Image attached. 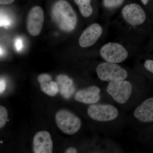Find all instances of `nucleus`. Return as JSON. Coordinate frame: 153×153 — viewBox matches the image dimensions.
<instances>
[{"instance_id": "obj_2", "label": "nucleus", "mask_w": 153, "mask_h": 153, "mask_svg": "<svg viewBox=\"0 0 153 153\" xmlns=\"http://www.w3.org/2000/svg\"><path fill=\"white\" fill-rule=\"evenodd\" d=\"M55 120L60 130L68 135L76 133L82 125L79 117L66 109H61L57 111L55 115Z\"/></svg>"}, {"instance_id": "obj_24", "label": "nucleus", "mask_w": 153, "mask_h": 153, "mask_svg": "<svg viewBox=\"0 0 153 153\" xmlns=\"http://www.w3.org/2000/svg\"><path fill=\"white\" fill-rule=\"evenodd\" d=\"M15 0H0L1 4H8L13 2Z\"/></svg>"}, {"instance_id": "obj_20", "label": "nucleus", "mask_w": 153, "mask_h": 153, "mask_svg": "<svg viewBox=\"0 0 153 153\" xmlns=\"http://www.w3.org/2000/svg\"><path fill=\"white\" fill-rule=\"evenodd\" d=\"M10 21L9 18L5 16L1 15V26H7L10 25Z\"/></svg>"}, {"instance_id": "obj_3", "label": "nucleus", "mask_w": 153, "mask_h": 153, "mask_svg": "<svg viewBox=\"0 0 153 153\" xmlns=\"http://www.w3.org/2000/svg\"><path fill=\"white\" fill-rule=\"evenodd\" d=\"M96 71L98 78L105 82L126 79L128 76L126 70L117 63L109 62H105L99 64Z\"/></svg>"}, {"instance_id": "obj_5", "label": "nucleus", "mask_w": 153, "mask_h": 153, "mask_svg": "<svg viewBox=\"0 0 153 153\" xmlns=\"http://www.w3.org/2000/svg\"><path fill=\"white\" fill-rule=\"evenodd\" d=\"M87 114L93 120L100 122H108L116 119L119 112L117 108L112 105L95 103L88 107Z\"/></svg>"}, {"instance_id": "obj_12", "label": "nucleus", "mask_w": 153, "mask_h": 153, "mask_svg": "<svg viewBox=\"0 0 153 153\" xmlns=\"http://www.w3.org/2000/svg\"><path fill=\"white\" fill-rule=\"evenodd\" d=\"M133 114L140 122L148 123L153 122V97L146 100L137 107Z\"/></svg>"}, {"instance_id": "obj_25", "label": "nucleus", "mask_w": 153, "mask_h": 153, "mask_svg": "<svg viewBox=\"0 0 153 153\" xmlns=\"http://www.w3.org/2000/svg\"><path fill=\"white\" fill-rule=\"evenodd\" d=\"M149 0H141L143 4L144 5H146L147 4L148 1H149Z\"/></svg>"}, {"instance_id": "obj_15", "label": "nucleus", "mask_w": 153, "mask_h": 153, "mask_svg": "<svg viewBox=\"0 0 153 153\" xmlns=\"http://www.w3.org/2000/svg\"><path fill=\"white\" fill-rule=\"evenodd\" d=\"M78 6L81 15L85 18L90 16L93 10L91 5V0H74Z\"/></svg>"}, {"instance_id": "obj_4", "label": "nucleus", "mask_w": 153, "mask_h": 153, "mask_svg": "<svg viewBox=\"0 0 153 153\" xmlns=\"http://www.w3.org/2000/svg\"><path fill=\"white\" fill-rule=\"evenodd\" d=\"M107 92L117 103L123 104L130 98L133 86L130 82L125 79L111 81L106 88Z\"/></svg>"}, {"instance_id": "obj_14", "label": "nucleus", "mask_w": 153, "mask_h": 153, "mask_svg": "<svg viewBox=\"0 0 153 153\" xmlns=\"http://www.w3.org/2000/svg\"><path fill=\"white\" fill-rule=\"evenodd\" d=\"M40 84L42 91L50 96H55L59 91L58 85L55 81L49 80Z\"/></svg>"}, {"instance_id": "obj_10", "label": "nucleus", "mask_w": 153, "mask_h": 153, "mask_svg": "<svg viewBox=\"0 0 153 153\" xmlns=\"http://www.w3.org/2000/svg\"><path fill=\"white\" fill-rule=\"evenodd\" d=\"M102 33V29L99 24H94L84 30L79 39V44L82 48L90 47L94 45Z\"/></svg>"}, {"instance_id": "obj_6", "label": "nucleus", "mask_w": 153, "mask_h": 153, "mask_svg": "<svg viewBox=\"0 0 153 153\" xmlns=\"http://www.w3.org/2000/svg\"><path fill=\"white\" fill-rule=\"evenodd\" d=\"M100 54L105 62L115 63L123 62L128 55L127 50L123 45L113 42L103 45L100 49Z\"/></svg>"}, {"instance_id": "obj_17", "label": "nucleus", "mask_w": 153, "mask_h": 153, "mask_svg": "<svg viewBox=\"0 0 153 153\" xmlns=\"http://www.w3.org/2000/svg\"><path fill=\"white\" fill-rule=\"evenodd\" d=\"M125 0H103V4L108 8H113L120 6Z\"/></svg>"}, {"instance_id": "obj_22", "label": "nucleus", "mask_w": 153, "mask_h": 153, "mask_svg": "<svg viewBox=\"0 0 153 153\" xmlns=\"http://www.w3.org/2000/svg\"><path fill=\"white\" fill-rule=\"evenodd\" d=\"M0 92L1 93H2L3 91L5 90L6 88V84L4 80L3 79H1V81H0Z\"/></svg>"}, {"instance_id": "obj_11", "label": "nucleus", "mask_w": 153, "mask_h": 153, "mask_svg": "<svg viewBox=\"0 0 153 153\" xmlns=\"http://www.w3.org/2000/svg\"><path fill=\"white\" fill-rule=\"evenodd\" d=\"M101 89L96 85H91L76 92L74 98L76 101L86 104L97 103L101 98Z\"/></svg>"}, {"instance_id": "obj_16", "label": "nucleus", "mask_w": 153, "mask_h": 153, "mask_svg": "<svg viewBox=\"0 0 153 153\" xmlns=\"http://www.w3.org/2000/svg\"><path fill=\"white\" fill-rule=\"evenodd\" d=\"M8 114L7 108L5 107L0 106V128H2L5 125L7 120Z\"/></svg>"}, {"instance_id": "obj_9", "label": "nucleus", "mask_w": 153, "mask_h": 153, "mask_svg": "<svg viewBox=\"0 0 153 153\" xmlns=\"http://www.w3.org/2000/svg\"><path fill=\"white\" fill-rule=\"evenodd\" d=\"M33 151L35 153H52L53 142L51 135L47 131H40L34 136Z\"/></svg>"}, {"instance_id": "obj_8", "label": "nucleus", "mask_w": 153, "mask_h": 153, "mask_svg": "<svg viewBox=\"0 0 153 153\" xmlns=\"http://www.w3.org/2000/svg\"><path fill=\"white\" fill-rule=\"evenodd\" d=\"M44 21V14L41 7L32 8L28 14L27 27L28 33L33 36H37L41 33Z\"/></svg>"}, {"instance_id": "obj_19", "label": "nucleus", "mask_w": 153, "mask_h": 153, "mask_svg": "<svg viewBox=\"0 0 153 153\" xmlns=\"http://www.w3.org/2000/svg\"><path fill=\"white\" fill-rule=\"evenodd\" d=\"M144 66L147 70L153 74V60H146L144 64Z\"/></svg>"}, {"instance_id": "obj_13", "label": "nucleus", "mask_w": 153, "mask_h": 153, "mask_svg": "<svg viewBox=\"0 0 153 153\" xmlns=\"http://www.w3.org/2000/svg\"><path fill=\"white\" fill-rule=\"evenodd\" d=\"M57 79L58 82L59 91L61 94L67 97L70 88L73 84V80L68 76L63 74H60L57 76Z\"/></svg>"}, {"instance_id": "obj_7", "label": "nucleus", "mask_w": 153, "mask_h": 153, "mask_svg": "<svg viewBox=\"0 0 153 153\" xmlns=\"http://www.w3.org/2000/svg\"><path fill=\"white\" fill-rule=\"evenodd\" d=\"M123 17L128 24L132 26L143 24L146 19V14L143 8L136 4L126 5L122 12Z\"/></svg>"}, {"instance_id": "obj_21", "label": "nucleus", "mask_w": 153, "mask_h": 153, "mask_svg": "<svg viewBox=\"0 0 153 153\" xmlns=\"http://www.w3.org/2000/svg\"><path fill=\"white\" fill-rule=\"evenodd\" d=\"M15 47L18 51H20L22 49L23 47V42L21 38H18L15 41Z\"/></svg>"}, {"instance_id": "obj_23", "label": "nucleus", "mask_w": 153, "mask_h": 153, "mask_svg": "<svg viewBox=\"0 0 153 153\" xmlns=\"http://www.w3.org/2000/svg\"><path fill=\"white\" fill-rule=\"evenodd\" d=\"M66 153H77V150L75 148L73 147H70L68 148L65 152Z\"/></svg>"}, {"instance_id": "obj_1", "label": "nucleus", "mask_w": 153, "mask_h": 153, "mask_svg": "<svg viewBox=\"0 0 153 153\" xmlns=\"http://www.w3.org/2000/svg\"><path fill=\"white\" fill-rule=\"evenodd\" d=\"M52 16L56 25L63 31L71 32L76 27V13L66 1L60 0L55 3L52 7Z\"/></svg>"}, {"instance_id": "obj_18", "label": "nucleus", "mask_w": 153, "mask_h": 153, "mask_svg": "<svg viewBox=\"0 0 153 153\" xmlns=\"http://www.w3.org/2000/svg\"><path fill=\"white\" fill-rule=\"evenodd\" d=\"M52 78L50 75L47 74H42L39 75L38 77V80L40 84L46 81L52 80Z\"/></svg>"}]
</instances>
